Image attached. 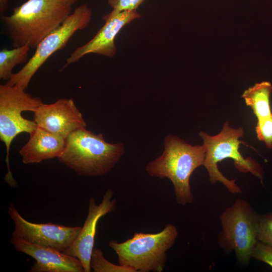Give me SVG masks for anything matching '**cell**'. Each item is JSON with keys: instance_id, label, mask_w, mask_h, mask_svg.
I'll return each mask as SVG.
<instances>
[{"instance_id": "6da1fadb", "label": "cell", "mask_w": 272, "mask_h": 272, "mask_svg": "<svg viewBox=\"0 0 272 272\" xmlns=\"http://www.w3.org/2000/svg\"><path fill=\"white\" fill-rule=\"evenodd\" d=\"M72 8L64 0H28L10 16L1 15V20L14 47L36 49L71 14Z\"/></svg>"}, {"instance_id": "7a4b0ae2", "label": "cell", "mask_w": 272, "mask_h": 272, "mask_svg": "<svg viewBox=\"0 0 272 272\" xmlns=\"http://www.w3.org/2000/svg\"><path fill=\"white\" fill-rule=\"evenodd\" d=\"M162 154L146 166L151 177L168 178L172 183L177 203L186 206L192 203L190 177L197 167L203 165L206 150L202 146H192L171 133L164 139Z\"/></svg>"}, {"instance_id": "3957f363", "label": "cell", "mask_w": 272, "mask_h": 272, "mask_svg": "<svg viewBox=\"0 0 272 272\" xmlns=\"http://www.w3.org/2000/svg\"><path fill=\"white\" fill-rule=\"evenodd\" d=\"M125 152L123 143H108L102 134L82 128L65 138L64 150L57 160L80 176L96 177L108 173Z\"/></svg>"}, {"instance_id": "277c9868", "label": "cell", "mask_w": 272, "mask_h": 272, "mask_svg": "<svg viewBox=\"0 0 272 272\" xmlns=\"http://www.w3.org/2000/svg\"><path fill=\"white\" fill-rule=\"evenodd\" d=\"M244 131L242 127L234 128L226 121L221 131L212 136L201 131L199 135L202 139L206 150L203 165L212 184L222 183L232 194H240L242 190L235 180H230L224 176L218 168V163L226 158L234 160L236 168L240 172L250 173L258 178L262 183L264 172L260 164L251 157L244 158L239 151V145L244 143L239 139L243 137Z\"/></svg>"}, {"instance_id": "5b68a950", "label": "cell", "mask_w": 272, "mask_h": 272, "mask_svg": "<svg viewBox=\"0 0 272 272\" xmlns=\"http://www.w3.org/2000/svg\"><path fill=\"white\" fill-rule=\"evenodd\" d=\"M178 235L176 226L169 223L159 232H135L124 242L111 240L108 245L116 253L120 265L129 267L135 272H162L167 260L166 252Z\"/></svg>"}, {"instance_id": "8992f818", "label": "cell", "mask_w": 272, "mask_h": 272, "mask_svg": "<svg viewBox=\"0 0 272 272\" xmlns=\"http://www.w3.org/2000/svg\"><path fill=\"white\" fill-rule=\"evenodd\" d=\"M221 230L217 243L225 254L234 251L237 261L248 264L258 241L260 215L251 205L238 198L220 215Z\"/></svg>"}, {"instance_id": "52a82bcc", "label": "cell", "mask_w": 272, "mask_h": 272, "mask_svg": "<svg viewBox=\"0 0 272 272\" xmlns=\"http://www.w3.org/2000/svg\"><path fill=\"white\" fill-rule=\"evenodd\" d=\"M43 103L39 97H32L25 90L17 86L0 85V139L6 146V162L8 173L4 179L15 187L17 183L13 178L9 164V153L13 140L22 132L32 133L38 125L34 120L24 118V111L35 112Z\"/></svg>"}, {"instance_id": "ba28073f", "label": "cell", "mask_w": 272, "mask_h": 272, "mask_svg": "<svg viewBox=\"0 0 272 272\" xmlns=\"http://www.w3.org/2000/svg\"><path fill=\"white\" fill-rule=\"evenodd\" d=\"M92 16V9L87 3L76 8L73 13L42 40L26 64L18 72L13 73L6 84L26 90L32 77L47 59L63 48L76 32L85 29Z\"/></svg>"}, {"instance_id": "9c48e42d", "label": "cell", "mask_w": 272, "mask_h": 272, "mask_svg": "<svg viewBox=\"0 0 272 272\" xmlns=\"http://www.w3.org/2000/svg\"><path fill=\"white\" fill-rule=\"evenodd\" d=\"M8 214L14 222L12 237L52 247L63 252L73 243L82 227H70L52 223H35L23 218L15 206L11 203Z\"/></svg>"}, {"instance_id": "30bf717a", "label": "cell", "mask_w": 272, "mask_h": 272, "mask_svg": "<svg viewBox=\"0 0 272 272\" xmlns=\"http://www.w3.org/2000/svg\"><path fill=\"white\" fill-rule=\"evenodd\" d=\"M140 17L137 10L118 12L112 10L103 17L105 23L95 36L74 50L66 58L61 70L89 53H96L109 57L114 56L117 51L115 44L116 36L124 26Z\"/></svg>"}, {"instance_id": "8fae6325", "label": "cell", "mask_w": 272, "mask_h": 272, "mask_svg": "<svg viewBox=\"0 0 272 272\" xmlns=\"http://www.w3.org/2000/svg\"><path fill=\"white\" fill-rule=\"evenodd\" d=\"M113 195V191L108 189L99 204L96 203L95 197L89 198L88 212L84 224L72 244L63 252L79 259L85 272L91 271L90 259L94 248L98 222L102 217L116 208L117 199Z\"/></svg>"}, {"instance_id": "7c38bea8", "label": "cell", "mask_w": 272, "mask_h": 272, "mask_svg": "<svg viewBox=\"0 0 272 272\" xmlns=\"http://www.w3.org/2000/svg\"><path fill=\"white\" fill-rule=\"evenodd\" d=\"M33 120L38 126L65 139L72 132L87 127L82 113L71 98L43 103L34 112Z\"/></svg>"}, {"instance_id": "4fadbf2b", "label": "cell", "mask_w": 272, "mask_h": 272, "mask_svg": "<svg viewBox=\"0 0 272 272\" xmlns=\"http://www.w3.org/2000/svg\"><path fill=\"white\" fill-rule=\"evenodd\" d=\"M10 241L17 251L35 260L31 272H85L79 259L57 249L20 238L12 237Z\"/></svg>"}, {"instance_id": "5bb4252c", "label": "cell", "mask_w": 272, "mask_h": 272, "mask_svg": "<svg viewBox=\"0 0 272 272\" xmlns=\"http://www.w3.org/2000/svg\"><path fill=\"white\" fill-rule=\"evenodd\" d=\"M65 139L38 126L30 134L28 142L20 150L25 164L39 163L58 158L63 152Z\"/></svg>"}, {"instance_id": "9a60e30c", "label": "cell", "mask_w": 272, "mask_h": 272, "mask_svg": "<svg viewBox=\"0 0 272 272\" xmlns=\"http://www.w3.org/2000/svg\"><path fill=\"white\" fill-rule=\"evenodd\" d=\"M271 91V84L262 82L249 87L242 95L246 104L251 108L257 120L272 116L269 100Z\"/></svg>"}, {"instance_id": "2e32d148", "label": "cell", "mask_w": 272, "mask_h": 272, "mask_svg": "<svg viewBox=\"0 0 272 272\" xmlns=\"http://www.w3.org/2000/svg\"><path fill=\"white\" fill-rule=\"evenodd\" d=\"M28 45L14 47L12 49L3 48L0 51V78L8 81L11 77L13 69L20 64L28 62Z\"/></svg>"}, {"instance_id": "e0dca14e", "label": "cell", "mask_w": 272, "mask_h": 272, "mask_svg": "<svg viewBox=\"0 0 272 272\" xmlns=\"http://www.w3.org/2000/svg\"><path fill=\"white\" fill-rule=\"evenodd\" d=\"M90 266L94 272H135L132 268L114 264L107 260L102 251L94 248L90 259Z\"/></svg>"}, {"instance_id": "ac0fdd59", "label": "cell", "mask_w": 272, "mask_h": 272, "mask_svg": "<svg viewBox=\"0 0 272 272\" xmlns=\"http://www.w3.org/2000/svg\"><path fill=\"white\" fill-rule=\"evenodd\" d=\"M257 138L263 142L266 146L272 148V116L257 120L256 126Z\"/></svg>"}, {"instance_id": "d6986e66", "label": "cell", "mask_w": 272, "mask_h": 272, "mask_svg": "<svg viewBox=\"0 0 272 272\" xmlns=\"http://www.w3.org/2000/svg\"><path fill=\"white\" fill-rule=\"evenodd\" d=\"M258 240L272 246V212L260 215Z\"/></svg>"}, {"instance_id": "ffe728a7", "label": "cell", "mask_w": 272, "mask_h": 272, "mask_svg": "<svg viewBox=\"0 0 272 272\" xmlns=\"http://www.w3.org/2000/svg\"><path fill=\"white\" fill-rule=\"evenodd\" d=\"M251 256L272 267V246L258 240L253 249Z\"/></svg>"}, {"instance_id": "44dd1931", "label": "cell", "mask_w": 272, "mask_h": 272, "mask_svg": "<svg viewBox=\"0 0 272 272\" xmlns=\"http://www.w3.org/2000/svg\"><path fill=\"white\" fill-rule=\"evenodd\" d=\"M145 0H107V3L113 10L134 11L139 7Z\"/></svg>"}, {"instance_id": "7402d4cb", "label": "cell", "mask_w": 272, "mask_h": 272, "mask_svg": "<svg viewBox=\"0 0 272 272\" xmlns=\"http://www.w3.org/2000/svg\"><path fill=\"white\" fill-rule=\"evenodd\" d=\"M9 7V0H0V13L1 15L4 14Z\"/></svg>"}, {"instance_id": "603a6c76", "label": "cell", "mask_w": 272, "mask_h": 272, "mask_svg": "<svg viewBox=\"0 0 272 272\" xmlns=\"http://www.w3.org/2000/svg\"><path fill=\"white\" fill-rule=\"evenodd\" d=\"M66 2L69 3L70 4L72 5V6L75 4L78 0H64Z\"/></svg>"}]
</instances>
